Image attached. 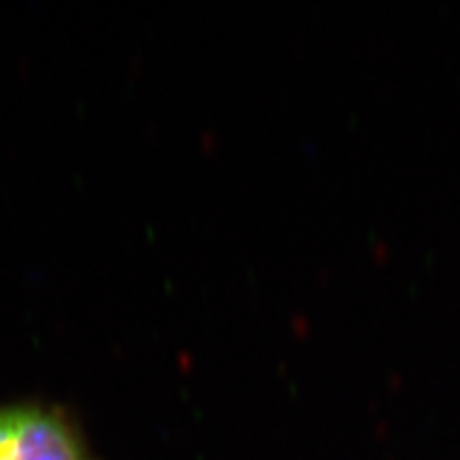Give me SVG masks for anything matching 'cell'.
Listing matches in <instances>:
<instances>
[{"mask_svg": "<svg viewBox=\"0 0 460 460\" xmlns=\"http://www.w3.org/2000/svg\"><path fill=\"white\" fill-rule=\"evenodd\" d=\"M0 460H96L65 410L43 402L0 405Z\"/></svg>", "mask_w": 460, "mask_h": 460, "instance_id": "1", "label": "cell"}]
</instances>
